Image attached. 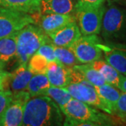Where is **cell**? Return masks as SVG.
<instances>
[{
	"label": "cell",
	"instance_id": "6da1fadb",
	"mask_svg": "<svg viewBox=\"0 0 126 126\" xmlns=\"http://www.w3.org/2000/svg\"><path fill=\"white\" fill-rule=\"evenodd\" d=\"M64 114L58 105L47 95L30 97L24 109L23 126H63Z\"/></svg>",
	"mask_w": 126,
	"mask_h": 126
},
{
	"label": "cell",
	"instance_id": "7a4b0ae2",
	"mask_svg": "<svg viewBox=\"0 0 126 126\" xmlns=\"http://www.w3.org/2000/svg\"><path fill=\"white\" fill-rule=\"evenodd\" d=\"M65 118L63 126H113L112 118L99 111L97 108L73 98L61 108Z\"/></svg>",
	"mask_w": 126,
	"mask_h": 126
},
{
	"label": "cell",
	"instance_id": "3957f363",
	"mask_svg": "<svg viewBox=\"0 0 126 126\" xmlns=\"http://www.w3.org/2000/svg\"><path fill=\"white\" fill-rule=\"evenodd\" d=\"M100 33L105 42L126 44V4L105 1Z\"/></svg>",
	"mask_w": 126,
	"mask_h": 126
},
{
	"label": "cell",
	"instance_id": "277c9868",
	"mask_svg": "<svg viewBox=\"0 0 126 126\" xmlns=\"http://www.w3.org/2000/svg\"><path fill=\"white\" fill-rule=\"evenodd\" d=\"M50 37L39 26L31 23L17 32L16 55L17 66L27 64L30 58L36 53L41 46L48 42Z\"/></svg>",
	"mask_w": 126,
	"mask_h": 126
},
{
	"label": "cell",
	"instance_id": "5b68a950",
	"mask_svg": "<svg viewBox=\"0 0 126 126\" xmlns=\"http://www.w3.org/2000/svg\"><path fill=\"white\" fill-rule=\"evenodd\" d=\"M64 88L71 94L73 98L99 109L109 115H113L112 109L99 97L95 87L86 79H83L76 83H72Z\"/></svg>",
	"mask_w": 126,
	"mask_h": 126
},
{
	"label": "cell",
	"instance_id": "8992f818",
	"mask_svg": "<svg viewBox=\"0 0 126 126\" xmlns=\"http://www.w3.org/2000/svg\"><path fill=\"white\" fill-rule=\"evenodd\" d=\"M104 13V3L94 8H76L75 19L82 35L99 34Z\"/></svg>",
	"mask_w": 126,
	"mask_h": 126
},
{
	"label": "cell",
	"instance_id": "52a82bcc",
	"mask_svg": "<svg viewBox=\"0 0 126 126\" xmlns=\"http://www.w3.org/2000/svg\"><path fill=\"white\" fill-rule=\"evenodd\" d=\"M31 23H34L31 14L0 6V39L11 36Z\"/></svg>",
	"mask_w": 126,
	"mask_h": 126
},
{
	"label": "cell",
	"instance_id": "ba28073f",
	"mask_svg": "<svg viewBox=\"0 0 126 126\" xmlns=\"http://www.w3.org/2000/svg\"><path fill=\"white\" fill-rule=\"evenodd\" d=\"M102 41L97 34L81 35L69 48L81 64L91 63L102 58L103 53L99 47Z\"/></svg>",
	"mask_w": 126,
	"mask_h": 126
},
{
	"label": "cell",
	"instance_id": "9c48e42d",
	"mask_svg": "<svg viewBox=\"0 0 126 126\" xmlns=\"http://www.w3.org/2000/svg\"><path fill=\"white\" fill-rule=\"evenodd\" d=\"M30 97L27 90L13 93V99L0 119V126H23L24 109Z\"/></svg>",
	"mask_w": 126,
	"mask_h": 126
},
{
	"label": "cell",
	"instance_id": "30bf717a",
	"mask_svg": "<svg viewBox=\"0 0 126 126\" xmlns=\"http://www.w3.org/2000/svg\"><path fill=\"white\" fill-rule=\"evenodd\" d=\"M99 47L105 60L120 74L126 76V44L102 41Z\"/></svg>",
	"mask_w": 126,
	"mask_h": 126
},
{
	"label": "cell",
	"instance_id": "8fae6325",
	"mask_svg": "<svg viewBox=\"0 0 126 126\" xmlns=\"http://www.w3.org/2000/svg\"><path fill=\"white\" fill-rule=\"evenodd\" d=\"M32 16L34 19V24L39 26L48 36L69 23L76 21L74 14L37 13Z\"/></svg>",
	"mask_w": 126,
	"mask_h": 126
},
{
	"label": "cell",
	"instance_id": "7c38bea8",
	"mask_svg": "<svg viewBox=\"0 0 126 126\" xmlns=\"http://www.w3.org/2000/svg\"><path fill=\"white\" fill-rule=\"evenodd\" d=\"M81 35L79 27L77 22L74 21L50 34L48 36L55 46L70 48Z\"/></svg>",
	"mask_w": 126,
	"mask_h": 126
},
{
	"label": "cell",
	"instance_id": "4fadbf2b",
	"mask_svg": "<svg viewBox=\"0 0 126 126\" xmlns=\"http://www.w3.org/2000/svg\"><path fill=\"white\" fill-rule=\"evenodd\" d=\"M77 0H41L40 14H74Z\"/></svg>",
	"mask_w": 126,
	"mask_h": 126
},
{
	"label": "cell",
	"instance_id": "5bb4252c",
	"mask_svg": "<svg viewBox=\"0 0 126 126\" xmlns=\"http://www.w3.org/2000/svg\"><path fill=\"white\" fill-rule=\"evenodd\" d=\"M34 74L27 67V64H22L17 66L14 72L11 73L9 85L13 93L27 89V85Z\"/></svg>",
	"mask_w": 126,
	"mask_h": 126
},
{
	"label": "cell",
	"instance_id": "9a60e30c",
	"mask_svg": "<svg viewBox=\"0 0 126 126\" xmlns=\"http://www.w3.org/2000/svg\"><path fill=\"white\" fill-rule=\"evenodd\" d=\"M46 74L50 86L64 88L71 83L69 68L56 62L48 63Z\"/></svg>",
	"mask_w": 126,
	"mask_h": 126
},
{
	"label": "cell",
	"instance_id": "2e32d148",
	"mask_svg": "<svg viewBox=\"0 0 126 126\" xmlns=\"http://www.w3.org/2000/svg\"><path fill=\"white\" fill-rule=\"evenodd\" d=\"M17 32L0 39V67L4 68L16 58Z\"/></svg>",
	"mask_w": 126,
	"mask_h": 126
},
{
	"label": "cell",
	"instance_id": "e0dca14e",
	"mask_svg": "<svg viewBox=\"0 0 126 126\" xmlns=\"http://www.w3.org/2000/svg\"><path fill=\"white\" fill-rule=\"evenodd\" d=\"M90 64L101 74L106 83L118 88L123 74L102 58L91 63Z\"/></svg>",
	"mask_w": 126,
	"mask_h": 126
},
{
	"label": "cell",
	"instance_id": "ac0fdd59",
	"mask_svg": "<svg viewBox=\"0 0 126 126\" xmlns=\"http://www.w3.org/2000/svg\"><path fill=\"white\" fill-rule=\"evenodd\" d=\"M41 0H0V6L29 14L40 13Z\"/></svg>",
	"mask_w": 126,
	"mask_h": 126
},
{
	"label": "cell",
	"instance_id": "d6986e66",
	"mask_svg": "<svg viewBox=\"0 0 126 126\" xmlns=\"http://www.w3.org/2000/svg\"><path fill=\"white\" fill-rule=\"evenodd\" d=\"M50 86L46 74H34L31 78L27 87V90L31 97L45 95Z\"/></svg>",
	"mask_w": 126,
	"mask_h": 126
},
{
	"label": "cell",
	"instance_id": "ffe728a7",
	"mask_svg": "<svg viewBox=\"0 0 126 126\" xmlns=\"http://www.w3.org/2000/svg\"><path fill=\"white\" fill-rule=\"evenodd\" d=\"M94 87L99 97L108 104L113 111L121 94V90L107 83Z\"/></svg>",
	"mask_w": 126,
	"mask_h": 126
},
{
	"label": "cell",
	"instance_id": "44dd1931",
	"mask_svg": "<svg viewBox=\"0 0 126 126\" xmlns=\"http://www.w3.org/2000/svg\"><path fill=\"white\" fill-rule=\"evenodd\" d=\"M73 67L76 69L81 74L84 79H86L94 86H99L106 83V81L101 74L97 69H95L90 64V63L79 64Z\"/></svg>",
	"mask_w": 126,
	"mask_h": 126
},
{
	"label": "cell",
	"instance_id": "7402d4cb",
	"mask_svg": "<svg viewBox=\"0 0 126 126\" xmlns=\"http://www.w3.org/2000/svg\"><path fill=\"white\" fill-rule=\"evenodd\" d=\"M55 53L58 63L67 68H72L81 63L69 48L55 46Z\"/></svg>",
	"mask_w": 126,
	"mask_h": 126
},
{
	"label": "cell",
	"instance_id": "603a6c76",
	"mask_svg": "<svg viewBox=\"0 0 126 126\" xmlns=\"http://www.w3.org/2000/svg\"><path fill=\"white\" fill-rule=\"evenodd\" d=\"M45 95L50 97L61 108L72 98L71 94L64 88L50 86Z\"/></svg>",
	"mask_w": 126,
	"mask_h": 126
},
{
	"label": "cell",
	"instance_id": "cb8c5ba5",
	"mask_svg": "<svg viewBox=\"0 0 126 126\" xmlns=\"http://www.w3.org/2000/svg\"><path fill=\"white\" fill-rule=\"evenodd\" d=\"M48 61L41 55L35 53L30 58L27 63V67L34 74H46Z\"/></svg>",
	"mask_w": 126,
	"mask_h": 126
},
{
	"label": "cell",
	"instance_id": "d4e9b609",
	"mask_svg": "<svg viewBox=\"0 0 126 126\" xmlns=\"http://www.w3.org/2000/svg\"><path fill=\"white\" fill-rule=\"evenodd\" d=\"M119 121L126 123V93H123L113 110V115Z\"/></svg>",
	"mask_w": 126,
	"mask_h": 126
},
{
	"label": "cell",
	"instance_id": "484cf974",
	"mask_svg": "<svg viewBox=\"0 0 126 126\" xmlns=\"http://www.w3.org/2000/svg\"><path fill=\"white\" fill-rule=\"evenodd\" d=\"M36 53L44 56L48 61V63L50 62L58 63L57 58L55 53V45L51 41L41 46Z\"/></svg>",
	"mask_w": 126,
	"mask_h": 126
},
{
	"label": "cell",
	"instance_id": "4316f807",
	"mask_svg": "<svg viewBox=\"0 0 126 126\" xmlns=\"http://www.w3.org/2000/svg\"><path fill=\"white\" fill-rule=\"evenodd\" d=\"M13 99V93L10 90H0V119Z\"/></svg>",
	"mask_w": 126,
	"mask_h": 126
},
{
	"label": "cell",
	"instance_id": "83f0119b",
	"mask_svg": "<svg viewBox=\"0 0 126 126\" xmlns=\"http://www.w3.org/2000/svg\"><path fill=\"white\" fill-rule=\"evenodd\" d=\"M106 0H77L76 8H94L102 5Z\"/></svg>",
	"mask_w": 126,
	"mask_h": 126
},
{
	"label": "cell",
	"instance_id": "f1b7e54d",
	"mask_svg": "<svg viewBox=\"0 0 126 126\" xmlns=\"http://www.w3.org/2000/svg\"><path fill=\"white\" fill-rule=\"evenodd\" d=\"M11 73L6 72L4 68L0 67V90H6L9 85Z\"/></svg>",
	"mask_w": 126,
	"mask_h": 126
},
{
	"label": "cell",
	"instance_id": "f546056e",
	"mask_svg": "<svg viewBox=\"0 0 126 126\" xmlns=\"http://www.w3.org/2000/svg\"><path fill=\"white\" fill-rule=\"evenodd\" d=\"M118 89L121 90L123 93H126V76L123 75L120 84L118 86Z\"/></svg>",
	"mask_w": 126,
	"mask_h": 126
},
{
	"label": "cell",
	"instance_id": "4dcf8cb0",
	"mask_svg": "<svg viewBox=\"0 0 126 126\" xmlns=\"http://www.w3.org/2000/svg\"><path fill=\"white\" fill-rule=\"evenodd\" d=\"M117 2H119V3H121V4H126V0H114Z\"/></svg>",
	"mask_w": 126,
	"mask_h": 126
}]
</instances>
